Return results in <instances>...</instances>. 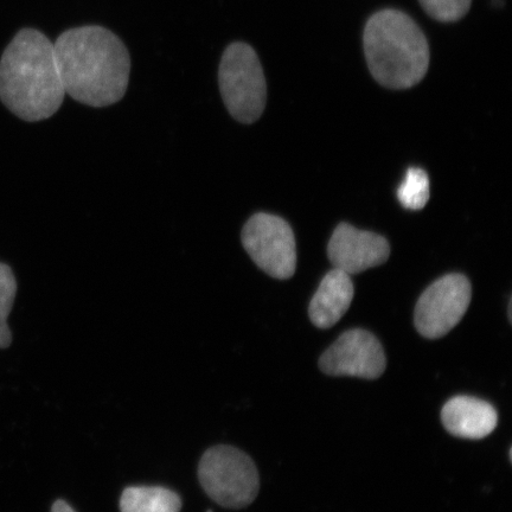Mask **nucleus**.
Masks as SVG:
<instances>
[{"instance_id":"nucleus-1","label":"nucleus","mask_w":512,"mask_h":512,"mask_svg":"<svg viewBox=\"0 0 512 512\" xmlns=\"http://www.w3.org/2000/svg\"><path fill=\"white\" fill-rule=\"evenodd\" d=\"M64 91L82 105L95 108L124 98L131 56L123 41L100 25L64 31L54 44Z\"/></svg>"},{"instance_id":"nucleus-2","label":"nucleus","mask_w":512,"mask_h":512,"mask_svg":"<svg viewBox=\"0 0 512 512\" xmlns=\"http://www.w3.org/2000/svg\"><path fill=\"white\" fill-rule=\"evenodd\" d=\"M54 44L40 30H19L0 59V101L19 119L53 117L64 96Z\"/></svg>"},{"instance_id":"nucleus-3","label":"nucleus","mask_w":512,"mask_h":512,"mask_svg":"<svg viewBox=\"0 0 512 512\" xmlns=\"http://www.w3.org/2000/svg\"><path fill=\"white\" fill-rule=\"evenodd\" d=\"M363 46L371 75L395 91L418 85L430 67L424 32L399 10L386 9L371 16L364 28Z\"/></svg>"},{"instance_id":"nucleus-4","label":"nucleus","mask_w":512,"mask_h":512,"mask_svg":"<svg viewBox=\"0 0 512 512\" xmlns=\"http://www.w3.org/2000/svg\"><path fill=\"white\" fill-rule=\"evenodd\" d=\"M219 86L224 106L241 124L261 118L267 102L264 69L255 50L245 42L224 49L219 67Z\"/></svg>"},{"instance_id":"nucleus-5","label":"nucleus","mask_w":512,"mask_h":512,"mask_svg":"<svg viewBox=\"0 0 512 512\" xmlns=\"http://www.w3.org/2000/svg\"><path fill=\"white\" fill-rule=\"evenodd\" d=\"M198 477L207 495L223 508H246L259 494V473L252 458L232 446L204 453Z\"/></svg>"},{"instance_id":"nucleus-6","label":"nucleus","mask_w":512,"mask_h":512,"mask_svg":"<svg viewBox=\"0 0 512 512\" xmlns=\"http://www.w3.org/2000/svg\"><path fill=\"white\" fill-rule=\"evenodd\" d=\"M241 241L254 264L270 277L287 280L296 273V239L290 224L281 217L253 215L242 229Z\"/></svg>"},{"instance_id":"nucleus-7","label":"nucleus","mask_w":512,"mask_h":512,"mask_svg":"<svg viewBox=\"0 0 512 512\" xmlns=\"http://www.w3.org/2000/svg\"><path fill=\"white\" fill-rule=\"evenodd\" d=\"M472 287L463 274H448L421 294L415 307V328L428 339L444 337L469 309Z\"/></svg>"},{"instance_id":"nucleus-8","label":"nucleus","mask_w":512,"mask_h":512,"mask_svg":"<svg viewBox=\"0 0 512 512\" xmlns=\"http://www.w3.org/2000/svg\"><path fill=\"white\" fill-rule=\"evenodd\" d=\"M386 367L387 358L379 339L362 329L344 332L319 360V368L326 375L366 380L379 379Z\"/></svg>"},{"instance_id":"nucleus-9","label":"nucleus","mask_w":512,"mask_h":512,"mask_svg":"<svg viewBox=\"0 0 512 512\" xmlns=\"http://www.w3.org/2000/svg\"><path fill=\"white\" fill-rule=\"evenodd\" d=\"M328 255L337 270L352 275L384 264L389 259L390 246L379 234L341 223L332 234Z\"/></svg>"},{"instance_id":"nucleus-10","label":"nucleus","mask_w":512,"mask_h":512,"mask_svg":"<svg viewBox=\"0 0 512 512\" xmlns=\"http://www.w3.org/2000/svg\"><path fill=\"white\" fill-rule=\"evenodd\" d=\"M441 421L454 437L479 440L496 430L498 414L489 402L472 396H456L446 402Z\"/></svg>"},{"instance_id":"nucleus-11","label":"nucleus","mask_w":512,"mask_h":512,"mask_svg":"<svg viewBox=\"0 0 512 512\" xmlns=\"http://www.w3.org/2000/svg\"><path fill=\"white\" fill-rule=\"evenodd\" d=\"M350 275L334 268L325 275L311 300L309 316L319 329H330L347 313L354 299Z\"/></svg>"},{"instance_id":"nucleus-12","label":"nucleus","mask_w":512,"mask_h":512,"mask_svg":"<svg viewBox=\"0 0 512 512\" xmlns=\"http://www.w3.org/2000/svg\"><path fill=\"white\" fill-rule=\"evenodd\" d=\"M181 498L160 486H132L120 499L121 512H179Z\"/></svg>"},{"instance_id":"nucleus-13","label":"nucleus","mask_w":512,"mask_h":512,"mask_svg":"<svg viewBox=\"0 0 512 512\" xmlns=\"http://www.w3.org/2000/svg\"><path fill=\"white\" fill-rule=\"evenodd\" d=\"M398 198L406 209H424L430 200V179L426 172L418 168L408 169L398 190Z\"/></svg>"},{"instance_id":"nucleus-14","label":"nucleus","mask_w":512,"mask_h":512,"mask_svg":"<svg viewBox=\"0 0 512 512\" xmlns=\"http://www.w3.org/2000/svg\"><path fill=\"white\" fill-rule=\"evenodd\" d=\"M17 294V281L11 267L0 262V349L9 348L12 343L8 325Z\"/></svg>"},{"instance_id":"nucleus-15","label":"nucleus","mask_w":512,"mask_h":512,"mask_svg":"<svg viewBox=\"0 0 512 512\" xmlns=\"http://www.w3.org/2000/svg\"><path fill=\"white\" fill-rule=\"evenodd\" d=\"M428 16L443 23L458 22L469 12L472 0H419Z\"/></svg>"},{"instance_id":"nucleus-16","label":"nucleus","mask_w":512,"mask_h":512,"mask_svg":"<svg viewBox=\"0 0 512 512\" xmlns=\"http://www.w3.org/2000/svg\"><path fill=\"white\" fill-rule=\"evenodd\" d=\"M51 512H75L70 505L64 501H56Z\"/></svg>"}]
</instances>
